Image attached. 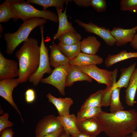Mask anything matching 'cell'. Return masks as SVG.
Returning a JSON list of instances; mask_svg holds the SVG:
<instances>
[{"label":"cell","instance_id":"42","mask_svg":"<svg viewBox=\"0 0 137 137\" xmlns=\"http://www.w3.org/2000/svg\"><path fill=\"white\" fill-rule=\"evenodd\" d=\"M131 137H137V131H135L132 133Z\"/></svg>","mask_w":137,"mask_h":137},{"label":"cell","instance_id":"30","mask_svg":"<svg viewBox=\"0 0 137 137\" xmlns=\"http://www.w3.org/2000/svg\"><path fill=\"white\" fill-rule=\"evenodd\" d=\"M102 111L100 107L90 108L80 110L77 116V121H82L97 116Z\"/></svg>","mask_w":137,"mask_h":137},{"label":"cell","instance_id":"27","mask_svg":"<svg viewBox=\"0 0 137 137\" xmlns=\"http://www.w3.org/2000/svg\"><path fill=\"white\" fill-rule=\"evenodd\" d=\"M11 0H6L0 5V23L7 22L11 19L16 21V17L12 11Z\"/></svg>","mask_w":137,"mask_h":137},{"label":"cell","instance_id":"26","mask_svg":"<svg viewBox=\"0 0 137 137\" xmlns=\"http://www.w3.org/2000/svg\"><path fill=\"white\" fill-rule=\"evenodd\" d=\"M104 89L100 90L90 95L84 102L80 110L90 108L100 107Z\"/></svg>","mask_w":137,"mask_h":137},{"label":"cell","instance_id":"32","mask_svg":"<svg viewBox=\"0 0 137 137\" xmlns=\"http://www.w3.org/2000/svg\"><path fill=\"white\" fill-rule=\"evenodd\" d=\"M114 89L113 85L107 87L104 89L101 100L102 106L107 107L110 106L112 91Z\"/></svg>","mask_w":137,"mask_h":137},{"label":"cell","instance_id":"4","mask_svg":"<svg viewBox=\"0 0 137 137\" xmlns=\"http://www.w3.org/2000/svg\"><path fill=\"white\" fill-rule=\"evenodd\" d=\"M12 11L16 17L23 22L35 18H40L57 23L58 22L57 14L48 10H40L36 9L27 1L22 0H11Z\"/></svg>","mask_w":137,"mask_h":137},{"label":"cell","instance_id":"16","mask_svg":"<svg viewBox=\"0 0 137 137\" xmlns=\"http://www.w3.org/2000/svg\"><path fill=\"white\" fill-rule=\"evenodd\" d=\"M49 101L55 107L59 113V116H65L70 114V108L73 104V100L71 98L59 97L56 98L50 93L46 95Z\"/></svg>","mask_w":137,"mask_h":137},{"label":"cell","instance_id":"25","mask_svg":"<svg viewBox=\"0 0 137 137\" xmlns=\"http://www.w3.org/2000/svg\"><path fill=\"white\" fill-rule=\"evenodd\" d=\"M30 3H33L41 6L43 10H46L49 7H55L61 8L62 10L64 9L63 6L65 3L73 1L70 0H27Z\"/></svg>","mask_w":137,"mask_h":137},{"label":"cell","instance_id":"11","mask_svg":"<svg viewBox=\"0 0 137 137\" xmlns=\"http://www.w3.org/2000/svg\"><path fill=\"white\" fill-rule=\"evenodd\" d=\"M20 83L18 79L12 78L0 81V96L8 101L20 115L23 123V120L20 111L14 102L12 93L14 89Z\"/></svg>","mask_w":137,"mask_h":137},{"label":"cell","instance_id":"13","mask_svg":"<svg viewBox=\"0 0 137 137\" xmlns=\"http://www.w3.org/2000/svg\"><path fill=\"white\" fill-rule=\"evenodd\" d=\"M137 31V25L131 29H125L117 27H113L111 33L116 40V44L118 46L126 45L131 41Z\"/></svg>","mask_w":137,"mask_h":137},{"label":"cell","instance_id":"5","mask_svg":"<svg viewBox=\"0 0 137 137\" xmlns=\"http://www.w3.org/2000/svg\"><path fill=\"white\" fill-rule=\"evenodd\" d=\"M41 40L40 45V59L39 65L36 72L29 78L28 80L33 85H38L44 75L45 73L51 74L52 70L49 62L48 50L45 44L44 37V25L39 26Z\"/></svg>","mask_w":137,"mask_h":137},{"label":"cell","instance_id":"40","mask_svg":"<svg viewBox=\"0 0 137 137\" xmlns=\"http://www.w3.org/2000/svg\"><path fill=\"white\" fill-rule=\"evenodd\" d=\"M71 137H96L85 133L80 132L79 133L71 135Z\"/></svg>","mask_w":137,"mask_h":137},{"label":"cell","instance_id":"35","mask_svg":"<svg viewBox=\"0 0 137 137\" xmlns=\"http://www.w3.org/2000/svg\"><path fill=\"white\" fill-rule=\"evenodd\" d=\"M25 99L28 103L33 102L35 100L36 95L35 90L32 89H29L25 93Z\"/></svg>","mask_w":137,"mask_h":137},{"label":"cell","instance_id":"19","mask_svg":"<svg viewBox=\"0 0 137 137\" xmlns=\"http://www.w3.org/2000/svg\"><path fill=\"white\" fill-rule=\"evenodd\" d=\"M84 81L91 82L93 79L76 66L70 65L67 70L66 87H70L76 81Z\"/></svg>","mask_w":137,"mask_h":137},{"label":"cell","instance_id":"18","mask_svg":"<svg viewBox=\"0 0 137 137\" xmlns=\"http://www.w3.org/2000/svg\"><path fill=\"white\" fill-rule=\"evenodd\" d=\"M49 62L51 66L54 68L61 66L70 65V60L61 52L58 45L54 44L49 47Z\"/></svg>","mask_w":137,"mask_h":137},{"label":"cell","instance_id":"28","mask_svg":"<svg viewBox=\"0 0 137 137\" xmlns=\"http://www.w3.org/2000/svg\"><path fill=\"white\" fill-rule=\"evenodd\" d=\"M81 38V35L77 32L70 31L62 35L58 40L59 42L63 44L69 45L80 42Z\"/></svg>","mask_w":137,"mask_h":137},{"label":"cell","instance_id":"43","mask_svg":"<svg viewBox=\"0 0 137 137\" xmlns=\"http://www.w3.org/2000/svg\"><path fill=\"white\" fill-rule=\"evenodd\" d=\"M0 34H2L3 32V28L2 25H0Z\"/></svg>","mask_w":137,"mask_h":137},{"label":"cell","instance_id":"29","mask_svg":"<svg viewBox=\"0 0 137 137\" xmlns=\"http://www.w3.org/2000/svg\"><path fill=\"white\" fill-rule=\"evenodd\" d=\"M113 87L110 105V109L111 113L123 110L124 109L120 99V92L121 89Z\"/></svg>","mask_w":137,"mask_h":137},{"label":"cell","instance_id":"7","mask_svg":"<svg viewBox=\"0 0 137 137\" xmlns=\"http://www.w3.org/2000/svg\"><path fill=\"white\" fill-rule=\"evenodd\" d=\"M76 66L99 84H104L107 87L113 84L112 71L99 68L95 65Z\"/></svg>","mask_w":137,"mask_h":137},{"label":"cell","instance_id":"21","mask_svg":"<svg viewBox=\"0 0 137 137\" xmlns=\"http://www.w3.org/2000/svg\"><path fill=\"white\" fill-rule=\"evenodd\" d=\"M137 90V67L133 72L128 85L125 90V100L126 104L129 106H133Z\"/></svg>","mask_w":137,"mask_h":137},{"label":"cell","instance_id":"2","mask_svg":"<svg viewBox=\"0 0 137 137\" xmlns=\"http://www.w3.org/2000/svg\"><path fill=\"white\" fill-rule=\"evenodd\" d=\"M18 59L19 74L17 78L20 83L26 82L37 71L40 59V46L38 40L31 37L23 42L15 54Z\"/></svg>","mask_w":137,"mask_h":137},{"label":"cell","instance_id":"14","mask_svg":"<svg viewBox=\"0 0 137 137\" xmlns=\"http://www.w3.org/2000/svg\"><path fill=\"white\" fill-rule=\"evenodd\" d=\"M136 63L135 62L126 68H124L120 70L121 74L119 79L116 82V77L118 72V69L115 68L112 71L113 79V85L114 88H127L132 75L135 70Z\"/></svg>","mask_w":137,"mask_h":137},{"label":"cell","instance_id":"36","mask_svg":"<svg viewBox=\"0 0 137 137\" xmlns=\"http://www.w3.org/2000/svg\"><path fill=\"white\" fill-rule=\"evenodd\" d=\"M14 133L12 129L8 128L4 130L0 133V137H13Z\"/></svg>","mask_w":137,"mask_h":137},{"label":"cell","instance_id":"8","mask_svg":"<svg viewBox=\"0 0 137 137\" xmlns=\"http://www.w3.org/2000/svg\"><path fill=\"white\" fill-rule=\"evenodd\" d=\"M63 128L57 116L49 114L44 116L38 123L35 131V137H41L57 131Z\"/></svg>","mask_w":137,"mask_h":137},{"label":"cell","instance_id":"9","mask_svg":"<svg viewBox=\"0 0 137 137\" xmlns=\"http://www.w3.org/2000/svg\"><path fill=\"white\" fill-rule=\"evenodd\" d=\"M75 22L83 27L86 32L99 36L108 46H112L115 44L116 40L109 29L103 26H99L92 22L85 23L77 19L75 20Z\"/></svg>","mask_w":137,"mask_h":137},{"label":"cell","instance_id":"33","mask_svg":"<svg viewBox=\"0 0 137 137\" xmlns=\"http://www.w3.org/2000/svg\"><path fill=\"white\" fill-rule=\"evenodd\" d=\"M90 6L99 12H104L107 9V3L105 0H90Z\"/></svg>","mask_w":137,"mask_h":137},{"label":"cell","instance_id":"12","mask_svg":"<svg viewBox=\"0 0 137 137\" xmlns=\"http://www.w3.org/2000/svg\"><path fill=\"white\" fill-rule=\"evenodd\" d=\"M77 128L80 132L96 136L103 131L102 125L97 116L83 121H77Z\"/></svg>","mask_w":137,"mask_h":137},{"label":"cell","instance_id":"17","mask_svg":"<svg viewBox=\"0 0 137 137\" xmlns=\"http://www.w3.org/2000/svg\"><path fill=\"white\" fill-rule=\"evenodd\" d=\"M103 62L102 58L98 55L81 52L76 58L70 60V65L81 66L90 65H99Z\"/></svg>","mask_w":137,"mask_h":137},{"label":"cell","instance_id":"15","mask_svg":"<svg viewBox=\"0 0 137 137\" xmlns=\"http://www.w3.org/2000/svg\"><path fill=\"white\" fill-rule=\"evenodd\" d=\"M68 3H67L63 12L60 8L56 7L58 17L59 26L57 33L53 36V42L55 40L58 39L60 36L66 32L70 31L77 32L67 19L66 11L67 5Z\"/></svg>","mask_w":137,"mask_h":137},{"label":"cell","instance_id":"37","mask_svg":"<svg viewBox=\"0 0 137 137\" xmlns=\"http://www.w3.org/2000/svg\"><path fill=\"white\" fill-rule=\"evenodd\" d=\"M73 1L79 6L87 7L90 6V0H74Z\"/></svg>","mask_w":137,"mask_h":137},{"label":"cell","instance_id":"39","mask_svg":"<svg viewBox=\"0 0 137 137\" xmlns=\"http://www.w3.org/2000/svg\"><path fill=\"white\" fill-rule=\"evenodd\" d=\"M63 128L54 133L44 135L41 137H58L63 131Z\"/></svg>","mask_w":137,"mask_h":137},{"label":"cell","instance_id":"10","mask_svg":"<svg viewBox=\"0 0 137 137\" xmlns=\"http://www.w3.org/2000/svg\"><path fill=\"white\" fill-rule=\"evenodd\" d=\"M19 63L13 59L6 58L0 52V80L18 77Z\"/></svg>","mask_w":137,"mask_h":137},{"label":"cell","instance_id":"41","mask_svg":"<svg viewBox=\"0 0 137 137\" xmlns=\"http://www.w3.org/2000/svg\"><path fill=\"white\" fill-rule=\"evenodd\" d=\"M58 137H71V135L66 133L64 130Z\"/></svg>","mask_w":137,"mask_h":137},{"label":"cell","instance_id":"3","mask_svg":"<svg viewBox=\"0 0 137 137\" xmlns=\"http://www.w3.org/2000/svg\"><path fill=\"white\" fill-rule=\"evenodd\" d=\"M47 21V20L43 18H33L24 22L15 32L5 33L4 36L6 43V54H12L20 44L28 39L30 33L35 28L44 25Z\"/></svg>","mask_w":137,"mask_h":137},{"label":"cell","instance_id":"23","mask_svg":"<svg viewBox=\"0 0 137 137\" xmlns=\"http://www.w3.org/2000/svg\"><path fill=\"white\" fill-rule=\"evenodd\" d=\"M136 57L137 52H128L126 50H123L116 54H108L105 60V63L108 67L121 61Z\"/></svg>","mask_w":137,"mask_h":137},{"label":"cell","instance_id":"44","mask_svg":"<svg viewBox=\"0 0 137 137\" xmlns=\"http://www.w3.org/2000/svg\"><path fill=\"white\" fill-rule=\"evenodd\" d=\"M131 137V136H130V137Z\"/></svg>","mask_w":137,"mask_h":137},{"label":"cell","instance_id":"38","mask_svg":"<svg viewBox=\"0 0 137 137\" xmlns=\"http://www.w3.org/2000/svg\"><path fill=\"white\" fill-rule=\"evenodd\" d=\"M130 44L133 48L137 50V33L133 37Z\"/></svg>","mask_w":137,"mask_h":137},{"label":"cell","instance_id":"31","mask_svg":"<svg viewBox=\"0 0 137 137\" xmlns=\"http://www.w3.org/2000/svg\"><path fill=\"white\" fill-rule=\"evenodd\" d=\"M119 4L121 10L137 13V0H121Z\"/></svg>","mask_w":137,"mask_h":137},{"label":"cell","instance_id":"1","mask_svg":"<svg viewBox=\"0 0 137 137\" xmlns=\"http://www.w3.org/2000/svg\"><path fill=\"white\" fill-rule=\"evenodd\" d=\"M103 131L110 137H125L137 126V112L134 109L108 113L102 111L97 116Z\"/></svg>","mask_w":137,"mask_h":137},{"label":"cell","instance_id":"20","mask_svg":"<svg viewBox=\"0 0 137 137\" xmlns=\"http://www.w3.org/2000/svg\"><path fill=\"white\" fill-rule=\"evenodd\" d=\"M80 48L82 53L96 55L98 53L101 44L94 36H90L83 38L80 42Z\"/></svg>","mask_w":137,"mask_h":137},{"label":"cell","instance_id":"24","mask_svg":"<svg viewBox=\"0 0 137 137\" xmlns=\"http://www.w3.org/2000/svg\"><path fill=\"white\" fill-rule=\"evenodd\" d=\"M80 42L69 45H64L59 42L58 45L61 52L70 60L76 58L81 52Z\"/></svg>","mask_w":137,"mask_h":137},{"label":"cell","instance_id":"22","mask_svg":"<svg viewBox=\"0 0 137 137\" xmlns=\"http://www.w3.org/2000/svg\"><path fill=\"white\" fill-rule=\"evenodd\" d=\"M61 122L64 130L66 133L71 135L80 133L77 126V116L74 114L63 116H57Z\"/></svg>","mask_w":137,"mask_h":137},{"label":"cell","instance_id":"34","mask_svg":"<svg viewBox=\"0 0 137 137\" xmlns=\"http://www.w3.org/2000/svg\"><path fill=\"white\" fill-rule=\"evenodd\" d=\"M9 114L6 113L0 117V133L5 129L12 127L13 124L8 120Z\"/></svg>","mask_w":137,"mask_h":137},{"label":"cell","instance_id":"6","mask_svg":"<svg viewBox=\"0 0 137 137\" xmlns=\"http://www.w3.org/2000/svg\"><path fill=\"white\" fill-rule=\"evenodd\" d=\"M69 66H61L55 68L50 75L42 79L40 82L53 85L58 90L62 95H64L67 70Z\"/></svg>","mask_w":137,"mask_h":137}]
</instances>
